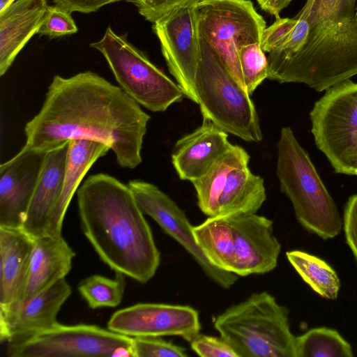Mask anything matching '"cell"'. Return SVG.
Wrapping results in <instances>:
<instances>
[{
    "mask_svg": "<svg viewBox=\"0 0 357 357\" xmlns=\"http://www.w3.org/2000/svg\"><path fill=\"white\" fill-rule=\"evenodd\" d=\"M150 116L136 101L97 73L55 75L39 112L26 123L20 151L46 152L71 139L107 145L122 168L135 169Z\"/></svg>",
    "mask_w": 357,
    "mask_h": 357,
    "instance_id": "obj_1",
    "label": "cell"
},
{
    "mask_svg": "<svg viewBox=\"0 0 357 357\" xmlns=\"http://www.w3.org/2000/svg\"><path fill=\"white\" fill-rule=\"evenodd\" d=\"M80 225L96 253L116 273L144 284L155 274L160 255L129 186L99 173L77 191Z\"/></svg>",
    "mask_w": 357,
    "mask_h": 357,
    "instance_id": "obj_2",
    "label": "cell"
},
{
    "mask_svg": "<svg viewBox=\"0 0 357 357\" xmlns=\"http://www.w3.org/2000/svg\"><path fill=\"white\" fill-rule=\"evenodd\" d=\"M268 79L301 83L321 92L357 75V15L310 25L295 51L270 52Z\"/></svg>",
    "mask_w": 357,
    "mask_h": 357,
    "instance_id": "obj_3",
    "label": "cell"
},
{
    "mask_svg": "<svg viewBox=\"0 0 357 357\" xmlns=\"http://www.w3.org/2000/svg\"><path fill=\"white\" fill-rule=\"evenodd\" d=\"M277 148L280 188L291 201L298 222L322 239L337 236L343 229V218L289 126L281 129Z\"/></svg>",
    "mask_w": 357,
    "mask_h": 357,
    "instance_id": "obj_4",
    "label": "cell"
},
{
    "mask_svg": "<svg viewBox=\"0 0 357 357\" xmlns=\"http://www.w3.org/2000/svg\"><path fill=\"white\" fill-rule=\"evenodd\" d=\"M214 327L238 357H296L289 310L268 292L254 293L228 307Z\"/></svg>",
    "mask_w": 357,
    "mask_h": 357,
    "instance_id": "obj_5",
    "label": "cell"
},
{
    "mask_svg": "<svg viewBox=\"0 0 357 357\" xmlns=\"http://www.w3.org/2000/svg\"><path fill=\"white\" fill-rule=\"evenodd\" d=\"M195 92L203 119L246 142L262 140L259 117L250 95L238 84L216 52L202 38Z\"/></svg>",
    "mask_w": 357,
    "mask_h": 357,
    "instance_id": "obj_6",
    "label": "cell"
},
{
    "mask_svg": "<svg viewBox=\"0 0 357 357\" xmlns=\"http://www.w3.org/2000/svg\"><path fill=\"white\" fill-rule=\"evenodd\" d=\"M90 47L102 53L119 86L146 109L165 112L185 96L176 82L128 41L127 34L118 35L109 26L103 37Z\"/></svg>",
    "mask_w": 357,
    "mask_h": 357,
    "instance_id": "obj_7",
    "label": "cell"
},
{
    "mask_svg": "<svg viewBox=\"0 0 357 357\" xmlns=\"http://www.w3.org/2000/svg\"><path fill=\"white\" fill-rule=\"evenodd\" d=\"M317 147L337 174L357 176V83L325 91L310 112Z\"/></svg>",
    "mask_w": 357,
    "mask_h": 357,
    "instance_id": "obj_8",
    "label": "cell"
},
{
    "mask_svg": "<svg viewBox=\"0 0 357 357\" xmlns=\"http://www.w3.org/2000/svg\"><path fill=\"white\" fill-rule=\"evenodd\" d=\"M199 36L245 91L238 50L261 43L266 23L250 0H202L196 5Z\"/></svg>",
    "mask_w": 357,
    "mask_h": 357,
    "instance_id": "obj_9",
    "label": "cell"
},
{
    "mask_svg": "<svg viewBox=\"0 0 357 357\" xmlns=\"http://www.w3.org/2000/svg\"><path fill=\"white\" fill-rule=\"evenodd\" d=\"M6 343L10 357H133L132 337L90 324L57 323Z\"/></svg>",
    "mask_w": 357,
    "mask_h": 357,
    "instance_id": "obj_10",
    "label": "cell"
},
{
    "mask_svg": "<svg viewBox=\"0 0 357 357\" xmlns=\"http://www.w3.org/2000/svg\"><path fill=\"white\" fill-rule=\"evenodd\" d=\"M170 73L186 98L198 102L196 75L201 60V38L196 5L179 7L153 24Z\"/></svg>",
    "mask_w": 357,
    "mask_h": 357,
    "instance_id": "obj_11",
    "label": "cell"
},
{
    "mask_svg": "<svg viewBox=\"0 0 357 357\" xmlns=\"http://www.w3.org/2000/svg\"><path fill=\"white\" fill-rule=\"evenodd\" d=\"M128 185L143 213L152 218L166 234L183 246L209 279L226 289L236 282L237 275L216 268L206 258L196 243L193 226L169 195L154 184L142 180L130 181Z\"/></svg>",
    "mask_w": 357,
    "mask_h": 357,
    "instance_id": "obj_12",
    "label": "cell"
},
{
    "mask_svg": "<svg viewBox=\"0 0 357 357\" xmlns=\"http://www.w3.org/2000/svg\"><path fill=\"white\" fill-rule=\"evenodd\" d=\"M107 328L132 337L178 336L190 342L201 325L198 312L190 306L138 303L114 313Z\"/></svg>",
    "mask_w": 357,
    "mask_h": 357,
    "instance_id": "obj_13",
    "label": "cell"
},
{
    "mask_svg": "<svg viewBox=\"0 0 357 357\" xmlns=\"http://www.w3.org/2000/svg\"><path fill=\"white\" fill-rule=\"evenodd\" d=\"M232 230L238 276L264 274L278 264L281 245L273 234V221L257 213L227 217Z\"/></svg>",
    "mask_w": 357,
    "mask_h": 357,
    "instance_id": "obj_14",
    "label": "cell"
},
{
    "mask_svg": "<svg viewBox=\"0 0 357 357\" xmlns=\"http://www.w3.org/2000/svg\"><path fill=\"white\" fill-rule=\"evenodd\" d=\"M45 152L20 151L0 166V227L22 228Z\"/></svg>",
    "mask_w": 357,
    "mask_h": 357,
    "instance_id": "obj_15",
    "label": "cell"
},
{
    "mask_svg": "<svg viewBox=\"0 0 357 357\" xmlns=\"http://www.w3.org/2000/svg\"><path fill=\"white\" fill-rule=\"evenodd\" d=\"M71 294L66 278L36 296L5 309H0V340L10 341L47 331L57 323V314Z\"/></svg>",
    "mask_w": 357,
    "mask_h": 357,
    "instance_id": "obj_16",
    "label": "cell"
},
{
    "mask_svg": "<svg viewBox=\"0 0 357 357\" xmlns=\"http://www.w3.org/2000/svg\"><path fill=\"white\" fill-rule=\"evenodd\" d=\"M231 146L228 133L203 119L199 128L176 142L172 162L180 179L192 182L202 176Z\"/></svg>",
    "mask_w": 357,
    "mask_h": 357,
    "instance_id": "obj_17",
    "label": "cell"
},
{
    "mask_svg": "<svg viewBox=\"0 0 357 357\" xmlns=\"http://www.w3.org/2000/svg\"><path fill=\"white\" fill-rule=\"evenodd\" d=\"M69 141L45 152L22 229L32 238L45 235L63 183Z\"/></svg>",
    "mask_w": 357,
    "mask_h": 357,
    "instance_id": "obj_18",
    "label": "cell"
},
{
    "mask_svg": "<svg viewBox=\"0 0 357 357\" xmlns=\"http://www.w3.org/2000/svg\"><path fill=\"white\" fill-rule=\"evenodd\" d=\"M33 248V238L22 228L0 227V309L22 301Z\"/></svg>",
    "mask_w": 357,
    "mask_h": 357,
    "instance_id": "obj_19",
    "label": "cell"
},
{
    "mask_svg": "<svg viewBox=\"0 0 357 357\" xmlns=\"http://www.w3.org/2000/svg\"><path fill=\"white\" fill-rule=\"evenodd\" d=\"M47 0H15L0 10V75L37 33L47 8Z\"/></svg>",
    "mask_w": 357,
    "mask_h": 357,
    "instance_id": "obj_20",
    "label": "cell"
},
{
    "mask_svg": "<svg viewBox=\"0 0 357 357\" xmlns=\"http://www.w3.org/2000/svg\"><path fill=\"white\" fill-rule=\"evenodd\" d=\"M75 256V252L62 235L46 234L33 238L28 282L22 301L65 278L72 268Z\"/></svg>",
    "mask_w": 357,
    "mask_h": 357,
    "instance_id": "obj_21",
    "label": "cell"
},
{
    "mask_svg": "<svg viewBox=\"0 0 357 357\" xmlns=\"http://www.w3.org/2000/svg\"><path fill=\"white\" fill-rule=\"evenodd\" d=\"M109 150L107 145L93 140H69L68 154L62 189L58 202L51 215L46 234L62 235V226L66 213L81 181L95 162L105 156Z\"/></svg>",
    "mask_w": 357,
    "mask_h": 357,
    "instance_id": "obj_22",
    "label": "cell"
},
{
    "mask_svg": "<svg viewBox=\"0 0 357 357\" xmlns=\"http://www.w3.org/2000/svg\"><path fill=\"white\" fill-rule=\"evenodd\" d=\"M266 199L262 177L253 174L248 165L235 169L229 175L220 197L217 215L257 213Z\"/></svg>",
    "mask_w": 357,
    "mask_h": 357,
    "instance_id": "obj_23",
    "label": "cell"
},
{
    "mask_svg": "<svg viewBox=\"0 0 357 357\" xmlns=\"http://www.w3.org/2000/svg\"><path fill=\"white\" fill-rule=\"evenodd\" d=\"M250 158L245 149L231 144L202 176L191 182L202 213L208 217L218 215V201L229 175L235 169L248 166Z\"/></svg>",
    "mask_w": 357,
    "mask_h": 357,
    "instance_id": "obj_24",
    "label": "cell"
},
{
    "mask_svg": "<svg viewBox=\"0 0 357 357\" xmlns=\"http://www.w3.org/2000/svg\"><path fill=\"white\" fill-rule=\"evenodd\" d=\"M192 232L196 243L206 258L216 268L231 272L234 262V245L231 227L227 217H208Z\"/></svg>",
    "mask_w": 357,
    "mask_h": 357,
    "instance_id": "obj_25",
    "label": "cell"
},
{
    "mask_svg": "<svg viewBox=\"0 0 357 357\" xmlns=\"http://www.w3.org/2000/svg\"><path fill=\"white\" fill-rule=\"evenodd\" d=\"M287 258L301 278L321 297L335 300L340 289L336 272L325 261L301 250H291Z\"/></svg>",
    "mask_w": 357,
    "mask_h": 357,
    "instance_id": "obj_26",
    "label": "cell"
},
{
    "mask_svg": "<svg viewBox=\"0 0 357 357\" xmlns=\"http://www.w3.org/2000/svg\"><path fill=\"white\" fill-rule=\"evenodd\" d=\"M296 357H352L351 344L335 329L313 328L296 337Z\"/></svg>",
    "mask_w": 357,
    "mask_h": 357,
    "instance_id": "obj_27",
    "label": "cell"
},
{
    "mask_svg": "<svg viewBox=\"0 0 357 357\" xmlns=\"http://www.w3.org/2000/svg\"><path fill=\"white\" fill-rule=\"evenodd\" d=\"M124 275L116 273L115 278L112 279L93 275L79 282L78 291L90 308L114 307L121 303L123 296Z\"/></svg>",
    "mask_w": 357,
    "mask_h": 357,
    "instance_id": "obj_28",
    "label": "cell"
},
{
    "mask_svg": "<svg viewBox=\"0 0 357 357\" xmlns=\"http://www.w3.org/2000/svg\"><path fill=\"white\" fill-rule=\"evenodd\" d=\"M356 0H306L294 17L304 19L310 25L337 22L356 15Z\"/></svg>",
    "mask_w": 357,
    "mask_h": 357,
    "instance_id": "obj_29",
    "label": "cell"
},
{
    "mask_svg": "<svg viewBox=\"0 0 357 357\" xmlns=\"http://www.w3.org/2000/svg\"><path fill=\"white\" fill-rule=\"evenodd\" d=\"M261 43H248L238 50V59L244 85L252 95L268 77V63Z\"/></svg>",
    "mask_w": 357,
    "mask_h": 357,
    "instance_id": "obj_30",
    "label": "cell"
},
{
    "mask_svg": "<svg viewBox=\"0 0 357 357\" xmlns=\"http://www.w3.org/2000/svg\"><path fill=\"white\" fill-rule=\"evenodd\" d=\"M133 357H186L182 347L156 337H132Z\"/></svg>",
    "mask_w": 357,
    "mask_h": 357,
    "instance_id": "obj_31",
    "label": "cell"
},
{
    "mask_svg": "<svg viewBox=\"0 0 357 357\" xmlns=\"http://www.w3.org/2000/svg\"><path fill=\"white\" fill-rule=\"evenodd\" d=\"M77 31L70 13L56 6H48L37 33L55 38L73 34Z\"/></svg>",
    "mask_w": 357,
    "mask_h": 357,
    "instance_id": "obj_32",
    "label": "cell"
},
{
    "mask_svg": "<svg viewBox=\"0 0 357 357\" xmlns=\"http://www.w3.org/2000/svg\"><path fill=\"white\" fill-rule=\"evenodd\" d=\"M137 7L146 20L154 23L173 10L187 5H197L202 0H127Z\"/></svg>",
    "mask_w": 357,
    "mask_h": 357,
    "instance_id": "obj_33",
    "label": "cell"
},
{
    "mask_svg": "<svg viewBox=\"0 0 357 357\" xmlns=\"http://www.w3.org/2000/svg\"><path fill=\"white\" fill-rule=\"evenodd\" d=\"M191 349L202 357H238L223 338L198 333L190 342Z\"/></svg>",
    "mask_w": 357,
    "mask_h": 357,
    "instance_id": "obj_34",
    "label": "cell"
},
{
    "mask_svg": "<svg viewBox=\"0 0 357 357\" xmlns=\"http://www.w3.org/2000/svg\"><path fill=\"white\" fill-rule=\"evenodd\" d=\"M297 20L293 18L276 17L275 21L265 29L261 42L262 50L265 52L272 50L283 45L291 36Z\"/></svg>",
    "mask_w": 357,
    "mask_h": 357,
    "instance_id": "obj_35",
    "label": "cell"
},
{
    "mask_svg": "<svg viewBox=\"0 0 357 357\" xmlns=\"http://www.w3.org/2000/svg\"><path fill=\"white\" fill-rule=\"evenodd\" d=\"M343 229L346 242L357 261V194L351 196L345 204Z\"/></svg>",
    "mask_w": 357,
    "mask_h": 357,
    "instance_id": "obj_36",
    "label": "cell"
},
{
    "mask_svg": "<svg viewBox=\"0 0 357 357\" xmlns=\"http://www.w3.org/2000/svg\"><path fill=\"white\" fill-rule=\"evenodd\" d=\"M120 1L122 0H53L56 6L70 14L73 12H96L104 6Z\"/></svg>",
    "mask_w": 357,
    "mask_h": 357,
    "instance_id": "obj_37",
    "label": "cell"
},
{
    "mask_svg": "<svg viewBox=\"0 0 357 357\" xmlns=\"http://www.w3.org/2000/svg\"><path fill=\"white\" fill-rule=\"evenodd\" d=\"M294 0H257L260 8L266 13L280 17V13L286 8Z\"/></svg>",
    "mask_w": 357,
    "mask_h": 357,
    "instance_id": "obj_38",
    "label": "cell"
},
{
    "mask_svg": "<svg viewBox=\"0 0 357 357\" xmlns=\"http://www.w3.org/2000/svg\"><path fill=\"white\" fill-rule=\"evenodd\" d=\"M14 1L15 0H0V10H3Z\"/></svg>",
    "mask_w": 357,
    "mask_h": 357,
    "instance_id": "obj_39",
    "label": "cell"
},
{
    "mask_svg": "<svg viewBox=\"0 0 357 357\" xmlns=\"http://www.w3.org/2000/svg\"><path fill=\"white\" fill-rule=\"evenodd\" d=\"M356 15H357V5H356Z\"/></svg>",
    "mask_w": 357,
    "mask_h": 357,
    "instance_id": "obj_40",
    "label": "cell"
}]
</instances>
